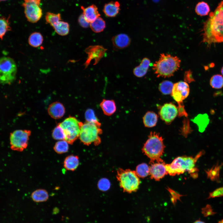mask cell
<instances>
[{
	"mask_svg": "<svg viewBox=\"0 0 223 223\" xmlns=\"http://www.w3.org/2000/svg\"><path fill=\"white\" fill-rule=\"evenodd\" d=\"M210 84L214 89L222 88L223 87V77L219 74L213 76L210 79Z\"/></svg>",
	"mask_w": 223,
	"mask_h": 223,
	"instance_id": "cell-35",
	"label": "cell"
},
{
	"mask_svg": "<svg viewBox=\"0 0 223 223\" xmlns=\"http://www.w3.org/2000/svg\"><path fill=\"white\" fill-rule=\"evenodd\" d=\"M221 167V165L217 164L210 170L206 171L208 177L212 181H219V172Z\"/></svg>",
	"mask_w": 223,
	"mask_h": 223,
	"instance_id": "cell-34",
	"label": "cell"
},
{
	"mask_svg": "<svg viewBox=\"0 0 223 223\" xmlns=\"http://www.w3.org/2000/svg\"><path fill=\"white\" fill-rule=\"evenodd\" d=\"M150 62L148 58H144L140 65L134 69L133 73L134 75L138 77H142L145 75L148 69Z\"/></svg>",
	"mask_w": 223,
	"mask_h": 223,
	"instance_id": "cell-19",
	"label": "cell"
},
{
	"mask_svg": "<svg viewBox=\"0 0 223 223\" xmlns=\"http://www.w3.org/2000/svg\"><path fill=\"white\" fill-rule=\"evenodd\" d=\"M48 112L52 118L57 119L63 116L65 113V109L62 104L56 102L49 105L48 108Z\"/></svg>",
	"mask_w": 223,
	"mask_h": 223,
	"instance_id": "cell-15",
	"label": "cell"
},
{
	"mask_svg": "<svg viewBox=\"0 0 223 223\" xmlns=\"http://www.w3.org/2000/svg\"><path fill=\"white\" fill-rule=\"evenodd\" d=\"M6 18L5 17L2 16L0 20V37L2 40L8 31L11 30L10 26V22L9 18Z\"/></svg>",
	"mask_w": 223,
	"mask_h": 223,
	"instance_id": "cell-28",
	"label": "cell"
},
{
	"mask_svg": "<svg viewBox=\"0 0 223 223\" xmlns=\"http://www.w3.org/2000/svg\"><path fill=\"white\" fill-rule=\"evenodd\" d=\"M98 189L102 191H105L108 190L110 186V183L107 179L103 178L101 179L98 181Z\"/></svg>",
	"mask_w": 223,
	"mask_h": 223,
	"instance_id": "cell-39",
	"label": "cell"
},
{
	"mask_svg": "<svg viewBox=\"0 0 223 223\" xmlns=\"http://www.w3.org/2000/svg\"><path fill=\"white\" fill-rule=\"evenodd\" d=\"M165 147L162 137L158 133L151 132L148 139L144 145L142 151L150 159V163L151 164L155 161L164 162L161 157L163 154Z\"/></svg>",
	"mask_w": 223,
	"mask_h": 223,
	"instance_id": "cell-4",
	"label": "cell"
},
{
	"mask_svg": "<svg viewBox=\"0 0 223 223\" xmlns=\"http://www.w3.org/2000/svg\"><path fill=\"white\" fill-rule=\"evenodd\" d=\"M85 118L86 122L94 123L99 122L96 117L94 111L91 109H87L85 112Z\"/></svg>",
	"mask_w": 223,
	"mask_h": 223,
	"instance_id": "cell-37",
	"label": "cell"
},
{
	"mask_svg": "<svg viewBox=\"0 0 223 223\" xmlns=\"http://www.w3.org/2000/svg\"><path fill=\"white\" fill-rule=\"evenodd\" d=\"M221 73L223 75V67L221 69Z\"/></svg>",
	"mask_w": 223,
	"mask_h": 223,
	"instance_id": "cell-45",
	"label": "cell"
},
{
	"mask_svg": "<svg viewBox=\"0 0 223 223\" xmlns=\"http://www.w3.org/2000/svg\"><path fill=\"white\" fill-rule=\"evenodd\" d=\"M79 24L84 28H87L90 26V23L86 21L83 13L79 17L78 20Z\"/></svg>",
	"mask_w": 223,
	"mask_h": 223,
	"instance_id": "cell-40",
	"label": "cell"
},
{
	"mask_svg": "<svg viewBox=\"0 0 223 223\" xmlns=\"http://www.w3.org/2000/svg\"><path fill=\"white\" fill-rule=\"evenodd\" d=\"M53 28L58 34L62 36L66 35L69 33V26L67 22L61 20Z\"/></svg>",
	"mask_w": 223,
	"mask_h": 223,
	"instance_id": "cell-26",
	"label": "cell"
},
{
	"mask_svg": "<svg viewBox=\"0 0 223 223\" xmlns=\"http://www.w3.org/2000/svg\"><path fill=\"white\" fill-rule=\"evenodd\" d=\"M209 120L207 114H199L195 117L192 121L198 126L199 130L201 132H203L208 124Z\"/></svg>",
	"mask_w": 223,
	"mask_h": 223,
	"instance_id": "cell-22",
	"label": "cell"
},
{
	"mask_svg": "<svg viewBox=\"0 0 223 223\" xmlns=\"http://www.w3.org/2000/svg\"><path fill=\"white\" fill-rule=\"evenodd\" d=\"M178 116L179 117H181L185 116L187 117L188 115L186 112L185 108L184 105L183 103L178 105Z\"/></svg>",
	"mask_w": 223,
	"mask_h": 223,
	"instance_id": "cell-41",
	"label": "cell"
},
{
	"mask_svg": "<svg viewBox=\"0 0 223 223\" xmlns=\"http://www.w3.org/2000/svg\"><path fill=\"white\" fill-rule=\"evenodd\" d=\"M79 164V157L77 155H70L65 158L63 166L67 170L71 171L75 170Z\"/></svg>",
	"mask_w": 223,
	"mask_h": 223,
	"instance_id": "cell-21",
	"label": "cell"
},
{
	"mask_svg": "<svg viewBox=\"0 0 223 223\" xmlns=\"http://www.w3.org/2000/svg\"><path fill=\"white\" fill-rule=\"evenodd\" d=\"M135 172L139 177L144 178L149 174L150 167L145 163L139 164L137 166Z\"/></svg>",
	"mask_w": 223,
	"mask_h": 223,
	"instance_id": "cell-33",
	"label": "cell"
},
{
	"mask_svg": "<svg viewBox=\"0 0 223 223\" xmlns=\"http://www.w3.org/2000/svg\"><path fill=\"white\" fill-rule=\"evenodd\" d=\"M68 143L65 140L59 141L55 143L53 149L54 151L59 154L67 152L68 150Z\"/></svg>",
	"mask_w": 223,
	"mask_h": 223,
	"instance_id": "cell-30",
	"label": "cell"
},
{
	"mask_svg": "<svg viewBox=\"0 0 223 223\" xmlns=\"http://www.w3.org/2000/svg\"><path fill=\"white\" fill-rule=\"evenodd\" d=\"M120 4L117 1L111 2L106 4L103 11L105 14L109 17H114L119 13L120 10Z\"/></svg>",
	"mask_w": 223,
	"mask_h": 223,
	"instance_id": "cell-18",
	"label": "cell"
},
{
	"mask_svg": "<svg viewBox=\"0 0 223 223\" xmlns=\"http://www.w3.org/2000/svg\"><path fill=\"white\" fill-rule=\"evenodd\" d=\"M81 122L75 117L69 116L58 124L64 131L65 140L68 144H72L79 137Z\"/></svg>",
	"mask_w": 223,
	"mask_h": 223,
	"instance_id": "cell-8",
	"label": "cell"
},
{
	"mask_svg": "<svg viewBox=\"0 0 223 223\" xmlns=\"http://www.w3.org/2000/svg\"><path fill=\"white\" fill-rule=\"evenodd\" d=\"M112 41L114 48L120 49L128 47L130 43L131 40L127 34L121 33L113 37Z\"/></svg>",
	"mask_w": 223,
	"mask_h": 223,
	"instance_id": "cell-16",
	"label": "cell"
},
{
	"mask_svg": "<svg viewBox=\"0 0 223 223\" xmlns=\"http://www.w3.org/2000/svg\"><path fill=\"white\" fill-rule=\"evenodd\" d=\"M106 50L99 45L90 46L87 48L85 51L88 54V57L84 64L85 68L88 67L91 61H94V64L97 63L103 57Z\"/></svg>",
	"mask_w": 223,
	"mask_h": 223,
	"instance_id": "cell-12",
	"label": "cell"
},
{
	"mask_svg": "<svg viewBox=\"0 0 223 223\" xmlns=\"http://www.w3.org/2000/svg\"><path fill=\"white\" fill-rule=\"evenodd\" d=\"M203 41L209 44L223 42V1L215 11L211 12L204 23Z\"/></svg>",
	"mask_w": 223,
	"mask_h": 223,
	"instance_id": "cell-1",
	"label": "cell"
},
{
	"mask_svg": "<svg viewBox=\"0 0 223 223\" xmlns=\"http://www.w3.org/2000/svg\"><path fill=\"white\" fill-rule=\"evenodd\" d=\"M178 114L177 107L171 103L164 104L161 107L159 112L161 119L168 124H170Z\"/></svg>",
	"mask_w": 223,
	"mask_h": 223,
	"instance_id": "cell-13",
	"label": "cell"
},
{
	"mask_svg": "<svg viewBox=\"0 0 223 223\" xmlns=\"http://www.w3.org/2000/svg\"><path fill=\"white\" fill-rule=\"evenodd\" d=\"M181 61L176 56L162 53L159 60L153 64L152 69L157 77H169L179 69Z\"/></svg>",
	"mask_w": 223,
	"mask_h": 223,
	"instance_id": "cell-3",
	"label": "cell"
},
{
	"mask_svg": "<svg viewBox=\"0 0 223 223\" xmlns=\"http://www.w3.org/2000/svg\"><path fill=\"white\" fill-rule=\"evenodd\" d=\"M90 27L94 32L98 33L102 32L106 27L104 20L99 17L93 22L90 23Z\"/></svg>",
	"mask_w": 223,
	"mask_h": 223,
	"instance_id": "cell-27",
	"label": "cell"
},
{
	"mask_svg": "<svg viewBox=\"0 0 223 223\" xmlns=\"http://www.w3.org/2000/svg\"><path fill=\"white\" fill-rule=\"evenodd\" d=\"M6 0H0L1 1H5Z\"/></svg>",
	"mask_w": 223,
	"mask_h": 223,
	"instance_id": "cell-48",
	"label": "cell"
},
{
	"mask_svg": "<svg viewBox=\"0 0 223 223\" xmlns=\"http://www.w3.org/2000/svg\"><path fill=\"white\" fill-rule=\"evenodd\" d=\"M100 106L104 114L107 116L113 114L116 109L115 103L113 100L103 99L100 103Z\"/></svg>",
	"mask_w": 223,
	"mask_h": 223,
	"instance_id": "cell-20",
	"label": "cell"
},
{
	"mask_svg": "<svg viewBox=\"0 0 223 223\" xmlns=\"http://www.w3.org/2000/svg\"><path fill=\"white\" fill-rule=\"evenodd\" d=\"M40 4L35 2H24L23 3L25 16L29 22L35 23L41 18L42 12L40 7Z\"/></svg>",
	"mask_w": 223,
	"mask_h": 223,
	"instance_id": "cell-10",
	"label": "cell"
},
{
	"mask_svg": "<svg viewBox=\"0 0 223 223\" xmlns=\"http://www.w3.org/2000/svg\"><path fill=\"white\" fill-rule=\"evenodd\" d=\"M101 125L99 122H81L79 136L81 142L87 146L93 143L96 146L99 145L101 142L99 135L102 132Z\"/></svg>",
	"mask_w": 223,
	"mask_h": 223,
	"instance_id": "cell-5",
	"label": "cell"
},
{
	"mask_svg": "<svg viewBox=\"0 0 223 223\" xmlns=\"http://www.w3.org/2000/svg\"><path fill=\"white\" fill-rule=\"evenodd\" d=\"M189 91L188 83L186 82L180 81L174 84L171 94L178 105L183 103V100L188 97Z\"/></svg>",
	"mask_w": 223,
	"mask_h": 223,
	"instance_id": "cell-11",
	"label": "cell"
},
{
	"mask_svg": "<svg viewBox=\"0 0 223 223\" xmlns=\"http://www.w3.org/2000/svg\"><path fill=\"white\" fill-rule=\"evenodd\" d=\"M53 138L56 140H65V135L64 131L58 124L53 130L52 133Z\"/></svg>",
	"mask_w": 223,
	"mask_h": 223,
	"instance_id": "cell-36",
	"label": "cell"
},
{
	"mask_svg": "<svg viewBox=\"0 0 223 223\" xmlns=\"http://www.w3.org/2000/svg\"><path fill=\"white\" fill-rule=\"evenodd\" d=\"M31 132L28 130H16L10 133V148L12 150L22 151L27 147Z\"/></svg>",
	"mask_w": 223,
	"mask_h": 223,
	"instance_id": "cell-9",
	"label": "cell"
},
{
	"mask_svg": "<svg viewBox=\"0 0 223 223\" xmlns=\"http://www.w3.org/2000/svg\"><path fill=\"white\" fill-rule=\"evenodd\" d=\"M43 37L40 33L35 32L31 33L28 38V42L30 45L34 47L39 46L42 44Z\"/></svg>",
	"mask_w": 223,
	"mask_h": 223,
	"instance_id": "cell-25",
	"label": "cell"
},
{
	"mask_svg": "<svg viewBox=\"0 0 223 223\" xmlns=\"http://www.w3.org/2000/svg\"><path fill=\"white\" fill-rule=\"evenodd\" d=\"M16 64L12 58L3 57L0 60V80L2 84H10L15 79Z\"/></svg>",
	"mask_w": 223,
	"mask_h": 223,
	"instance_id": "cell-7",
	"label": "cell"
},
{
	"mask_svg": "<svg viewBox=\"0 0 223 223\" xmlns=\"http://www.w3.org/2000/svg\"><path fill=\"white\" fill-rule=\"evenodd\" d=\"M193 223H205L201 221H200L199 220H198V221H195Z\"/></svg>",
	"mask_w": 223,
	"mask_h": 223,
	"instance_id": "cell-44",
	"label": "cell"
},
{
	"mask_svg": "<svg viewBox=\"0 0 223 223\" xmlns=\"http://www.w3.org/2000/svg\"><path fill=\"white\" fill-rule=\"evenodd\" d=\"M158 116L153 112H147L143 117L144 125L147 127H152L156 125L158 120Z\"/></svg>",
	"mask_w": 223,
	"mask_h": 223,
	"instance_id": "cell-24",
	"label": "cell"
},
{
	"mask_svg": "<svg viewBox=\"0 0 223 223\" xmlns=\"http://www.w3.org/2000/svg\"><path fill=\"white\" fill-rule=\"evenodd\" d=\"M183 125L181 129V134L186 138L188 135L192 131L190 125L189 121L187 118H185L183 121Z\"/></svg>",
	"mask_w": 223,
	"mask_h": 223,
	"instance_id": "cell-38",
	"label": "cell"
},
{
	"mask_svg": "<svg viewBox=\"0 0 223 223\" xmlns=\"http://www.w3.org/2000/svg\"><path fill=\"white\" fill-rule=\"evenodd\" d=\"M31 198L36 203L46 201L49 198L48 192L44 189H38L33 191L31 195Z\"/></svg>",
	"mask_w": 223,
	"mask_h": 223,
	"instance_id": "cell-23",
	"label": "cell"
},
{
	"mask_svg": "<svg viewBox=\"0 0 223 223\" xmlns=\"http://www.w3.org/2000/svg\"><path fill=\"white\" fill-rule=\"evenodd\" d=\"M184 79L186 82L190 83L194 81L191 72L190 71L186 72L184 74Z\"/></svg>",
	"mask_w": 223,
	"mask_h": 223,
	"instance_id": "cell-42",
	"label": "cell"
},
{
	"mask_svg": "<svg viewBox=\"0 0 223 223\" xmlns=\"http://www.w3.org/2000/svg\"><path fill=\"white\" fill-rule=\"evenodd\" d=\"M210 11L208 5L204 2H199L195 8V11L197 14L201 16L208 15Z\"/></svg>",
	"mask_w": 223,
	"mask_h": 223,
	"instance_id": "cell-32",
	"label": "cell"
},
{
	"mask_svg": "<svg viewBox=\"0 0 223 223\" xmlns=\"http://www.w3.org/2000/svg\"><path fill=\"white\" fill-rule=\"evenodd\" d=\"M45 19L47 23L53 27L62 20L60 13L55 14L50 12L46 13Z\"/></svg>",
	"mask_w": 223,
	"mask_h": 223,
	"instance_id": "cell-29",
	"label": "cell"
},
{
	"mask_svg": "<svg viewBox=\"0 0 223 223\" xmlns=\"http://www.w3.org/2000/svg\"><path fill=\"white\" fill-rule=\"evenodd\" d=\"M218 223H223V220L220 221Z\"/></svg>",
	"mask_w": 223,
	"mask_h": 223,
	"instance_id": "cell-46",
	"label": "cell"
},
{
	"mask_svg": "<svg viewBox=\"0 0 223 223\" xmlns=\"http://www.w3.org/2000/svg\"><path fill=\"white\" fill-rule=\"evenodd\" d=\"M59 209L57 208H55L53 210V213L54 214H56L59 213Z\"/></svg>",
	"mask_w": 223,
	"mask_h": 223,
	"instance_id": "cell-43",
	"label": "cell"
},
{
	"mask_svg": "<svg viewBox=\"0 0 223 223\" xmlns=\"http://www.w3.org/2000/svg\"><path fill=\"white\" fill-rule=\"evenodd\" d=\"M203 153L204 151H201L194 157L182 156L176 158L170 164H166L168 173L170 176H174L188 171L193 177H196V173L198 169L195 167V164Z\"/></svg>",
	"mask_w": 223,
	"mask_h": 223,
	"instance_id": "cell-2",
	"label": "cell"
},
{
	"mask_svg": "<svg viewBox=\"0 0 223 223\" xmlns=\"http://www.w3.org/2000/svg\"><path fill=\"white\" fill-rule=\"evenodd\" d=\"M164 162L154 163L150 167L151 178L156 181H159L168 174Z\"/></svg>",
	"mask_w": 223,
	"mask_h": 223,
	"instance_id": "cell-14",
	"label": "cell"
},
{
	"mask_svg": "<svg viewBox=\"0 0 223 223\" xmlns=\"http://www.w3.org/2000/svg\"><path fill=\"white\" fill-rule=\"evenodd\" d=\"M81 8L83 10V14L85 19L89 23L93 22L100 16L97 7L94 5H92L86 8L81 6Z\"/></svg>",
	"mask_w": 223,
	"mask_h": 223,
	"instance_id": "cell-17",
	"label": "cell"
},
{
	"mask_svg": "<svg viewBox=\"0 0 223 223\" xmlns=\"http://www.w3.org/2000/svg\"><path fill=\"white\" fill-rule=\"evenodd\" d=\"M116 177L124 192L131 193L138 189L140 180L135 171L119 168Z\"/></svg>",
	"mask_w": 223,
	"mask_h": 223,
	"instance_id": "cell-6",
	"label": "cell"
},
{
	"mask_svg": "<svg viewBox=\"0 0 223 223\" xmlns=\"http://www.w3.org/2000/svg\"><path fill=\"white\" fill-rule=\"evenodd\" d=\"M155 2H157L159 0H153Z\"/></svg>",
	"mask_w": 223,
	"mask_h": 223,
	"instance_id": "cell-47",
	"label": "cell"
},
{
	"mask_svg": "<svg viewBox=\"0 0 223 223\" xmlns=\"http://www.w3.org/2000/svg\"><path fill=\"white\" fill-rule=\"evenodd\" d=\"M174 84L169 81H164L160 83L159 86V90L163 94H171Z\"/></svg>",
	"mask_w": 223,
	"mask_h": 223,
	"instance_id": "cell-31",
	"label": "cell"
},
{
	"mask_svg": "<svg viewBox=\"0 0 223 223\" xmlns=\"http://www.w3.org/2000/svg\"></svg>",
	"mask_w": 223,
	"mask_h": 223,
	"instance_id": "cell-49",
	"label": "cell"
}]
</instances>
